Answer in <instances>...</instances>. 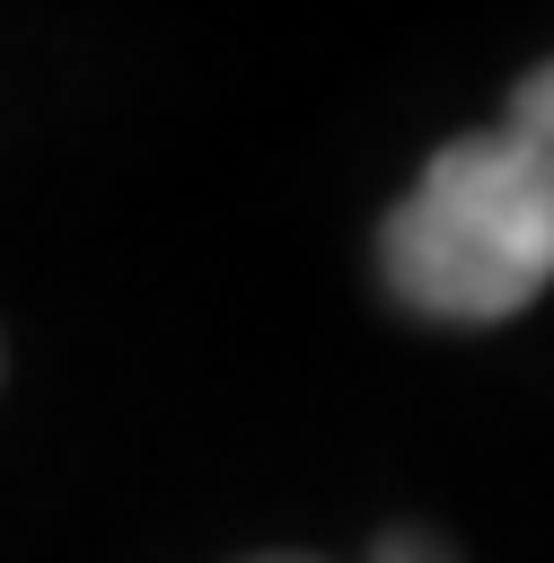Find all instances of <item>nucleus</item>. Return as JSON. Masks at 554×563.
Here are the masks:
<instances>
[{
  "mask_svg": "<svg viewBox=\"0 0 554 563\" xmlns=\"http://www.w3.org/2000/svg\"><path fill=\"white\" fill-rule=\"evenodd\" d=\"M255 563H308V554H255Z\"/></svg>",
  "mask_w": 554,
  "mask_h": 563,
  "instance_id": "4",
  "label": "nucleus"
},
{
  "mask_svg": "<svg viewBox=\"0 0 554 563\" xmlns=\"http://www.w3.org/2000/svg\"><path fill=\"white\" fill-rule=\"evenodd\" d=\"M378 282L413 317L492 325L554 282V167L510 132L431 150L413 194L378 220Z\"/></svg>",
  "mask_w": 554,
  "mask_h": 563,
  "instance_id": "1",
  "label": "nucleus"
},
{
  "mask_svg": "<svg viewBox=\"0 0 554 563\" xmlns=\"http://www.w3.org/2000/svg\"><path fill=\"white\" fill-rule=\"evenodd\" d=\"M528 158H545L554 167V62H536L519 88H510V123H501Z\"/></svg>",
  "mask_w": 554,
  "mask_h": 563,
  "instance_id": "2",
  "label": "nucleus"
},
{
  "mask_svg": "<svg viewBox=\"0 0 554 563\" xmlns=\"http://www.w3.org/2000/svg\"><path fill=\"white\" fill-rule=\"evenodd\" d=\"M369 563H457V554H448L440 537H422V528H378Z\"/></svg>",
  "mask_w": 554,
  "mask_h": 563,
  "instance_id": "3",
  "label": "nucleus"
}]
</instances>
